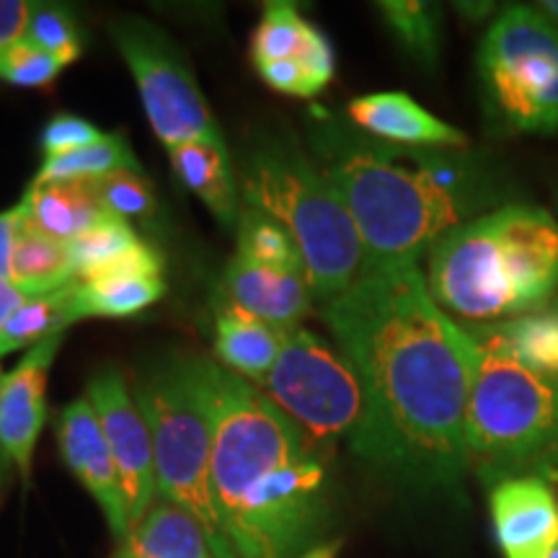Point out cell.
Segmentation results:
<instances>
[{"label":"cell","mask_w":558,"mask_h":558,"mask_svg":"<svg viewBox=\"0 0 558 558\" xmlns=\"http://www.w3.org/2000/svg\"><path fill=\"white\" fill-rule=\"evenodd\" d=\"M341 548V541H331V543H320V546L311 548L308 554L298 556V558H337Z\"/></svg>","instance_id":"36"},{"label":"cell","mask_w":558,"mask_h":558,"mask_svg":"<svg viewBox=\"0 0 558 558\" xmlns=\"http://www.w3.org/2000/svg\"><path fill=\"white\" fill-rule=\"evenodd\" d=\"M171 166L186 190L205 202L209 213L226 228H233L241 215V192L235 184L233 163L222 137L192 140L169 150Z\"/></svg>","instance_id":"18"},{"label":"cell","mask_w":558,"mask_h":558,"mask_svg":"<svg viewBox=\"0 0 558 558\" xmlns=\"http://www.w3.org/2000/svg\"><path fill=\"white\" fill-rule=\"evenodd\" d=\"M288 331L222 300L215 316V354L222 367L259 388L275 367Z\"/></svg>","instance_id":"16"},{"label":"cell","mask_w":558,"mask_h":558,"mask_svg":"<svg viewBox=\"0 0 558 558\" xmlns=\"http://www.w3.org/2000/svg\"><path fill=\"white\" fill-rule=\"evenodd\" d=\"M122 60L135 78L140 101L166 150L192 140L222 137L184 54L163 32L143 19L111 26Z\"/></svg>","instance_id":"9"},{"label":"cell","mask_w":558,"mask_h":558,"mask_svg":"<svg viewBox=\"0 0 558 558\" xmlns=\"http://www.w3.org/2000/svg\"><path fill=\"white\" fill-rule=\"evenodd\" d=\"M150 427L158 499L199 520L218 558H235L213 497V414L197 354L160 360L135 386Z\"/></svg>","instance_id":"6"},{"label":"cell","mask_w":558,"mask_h":558,"mask_svg":"<svg viewBox=\"0 0 558 558\" xmlns=\"http://www.w3.org/2000/svg\"><path fill=\"white\" fill-rule=\"evenodd\" d=\"M476 344L492 347L535 373L558 378V308H543L497 324L465 326Z\"/></svg>","instance_id":"20"},{"label":"cell","mask_w":558,"mask_h":558,"mask_svg":"<svg viewBox=\"0 0 558 558\" xmlns=\"http://www.w3.org/2000/svg\"><path fill=\"white\" fill-rule=\"evenodd\" d=\"M235 228H239V243H235L239 248H235V254L243 256V259L264 264V267L303 271L305 275L303 254H300L298 243L269 215L254 207H241Z\"/></svg>","instance_id":"26"},{"label":"cell","mask_w":558,"mask_h":558,"mask_svg":"<svg viewBox=\"0 0 558 558\" xmlns=\"http://www.w3.org/2000/svg\"><path fill=\"white\" fill-rule=\"evenodd\" d=\"M86 399L99 414L104 437L114 458L117 473L128 505L130 527L148 512L158 499L156 452L150 427L140 411L128 380L117 367H104L88 383Z\"/></svg>","instance_id":"10"},{"label":"cell","mask_w":558,"mask_h":558,"mask_svg":"<svg viewBox=\"0 0 558 558\" xmlns=\"http://www.w3.org/2000/svg\"><path fill=\"white\" fill-rule=\"evenodd\" d=\"M320 305L365 388L367 429L354 456L414 486H458L471 471L476 341L432 300L422 267L367 264L352 288Z\"/></svg>","instance_id":"1"},{"label":"cell","mask_w":558,"mask_h":558,"mask_svg":"<svg viewBox=\"0 0 558 558\" xmlns=\"http://www.w3.org/2000/svg\"><path fill=\"white\" fill-rule=\"evenodd\" d=\"M65 333L39 341L26 357L5 375L0 396V452L29 481L32 460L47 418V378Z\"/></svg>","instance_id":"11"},{"label":"cell","mask_w":558,"mask_h":558,"mask_svg":"<svg viewBox=\"0 0 558 558\" xmlns=\"http://www.w3.org/2000/svg\"><path fill=\"white\" fill-rule=\"evenodd\" d=\"M101 137L104 132L96 128V124L83 120V117L58 114L47 122L45 132H41V150H45V160L60 158L68 156V153H75L99 143Z\"/></svg>","instance_id":"31"},{"label":"cell","mask_w":558,"mask_h":558,"mask_svg":"<svg viewBox=\"0 0 558 558\" xmlns=\"http://www.w3.org/2000/svg\"><path fill=\"white\" fill-rule=\"evenodd\" d=\"M316 37L318 29L300 16L295 3L271 0L251 37V60L256 68L275 60H300Z\"/></svg>","instance_id":"25"},{"label":"cell","mask_w":558,"mask_h":558,"mask_svg":"<svg viewBox=\"0 0 558 558\" xmlns=\"http://www.w3.org/2000/svg\"><path fill=\"white\" fill-rule=\"evenodd\" d=\"M96 194L114 218L120 220H150L156 215V192L143 171H117L109 177L90 181Z\"/></svg>","instance_id":"29"},{"label":"cell","mask_w":558,"mask_h":558,"mask_svg":"<svg viewBox=\"0 0 558 558\" xmlns=\"http://www.w3.org/2000/svg\"><path fill=\"white\" fill-rule=\"evenodd\" d=\"M241 202L292 235L320 303L352 288L365 271V248L344 199L324 169L295 145L267 140L251 150L241 171Z\"/></svg>","instance_id":"4"},{"label":"cell","mask_w":558,"mask_h":558,"mask_svg":"<svg viewBox=\"0 0 558 558\" xmlns=\"http://www.w3.org/2000/svg\"><path fill=\"white\" fill-rule=\"evenodd\" d=\"M62 62L29 39H21L0 54V81L19 88H47L58 81Z\"/></svg>","instance_id":"30"},{"label":"cell","mask_w":558,"mask_h":558,"mask_svg":"<svg viewBox=\"0 0 558 558\" xmlns=\"http://www.w3.org/2000/svg\"><path fill=\"white\" fill-rule=\"evenodd\" d=\"M320 169L344 199L369 267L418 264L432 243L497 199L450 153L341 140Z\"/></svg>","instance_id":"2"},{"label":"cell","mask_w":558,"mask_h":558,"mask_svg":"<svg viewBox=\"0 0 558 558\" xmlns=\"http://www.w3.org/2000/svg\"><path fill=\"white\" fill-rule=\"evenodd\" d=\"M259 75L267 86L275 90H282V94L290 96H303V99H311V96L320 94L313 83L308 68L300 60H275L267 62V65H259Z\"/></svg>","instance_id":"32"},{"label":"cell","mask_w":558,"mask_h":558,"mask_svg":"<svg viewBox=\"0 0 558 558\" xmlns=\"http://www.w3.org/2000/svg\"><path fill=\"white\" fill-rule=\"evenodd\" d=\"M26 300L29 298H26L9 277L0 275V331H3V326L9 324L13 313H16L21 305L26 303Z\"/></svg>","instance_id":"35"},{"label":"cell","mask_w":558,"mask_h":558,"mask_svg":"<svg viewBox=\"0 0 558 558\" xmlns=\"http://www.w3.org/2000/svg\"><path fill=\"white\" fill-rule=\"evenodd\" d=\"M3 383H5V375H3V367H0V396H3Z\"/></svg>","instance_id":"39"},{"label":"cell","mask_w":558,"mask_h":558,"mask_svg":"<svg viewBox=\"0 0 558 558\" xmlns=\"http://www.w3.org/2000/svg\"><path fill=\"white\" fill-rule=\"evenodd\" d=\"M26 213L21 207V202L16 207L3 209L0 213V275L11 279V262H13V251H16V241L21 228H24Z\"/></svg>","instance_id":"34"},{"label":"cell","mask_w":558,"mask_h":558,"mask_svg":"<svg viewBox=\"0 0 558 558\" xmlns=\"http://www.w3.org/2000/svg\"><path fill=\"white\" fill-rule=\"evenodd\" d=\"M554 308H558V300H556V303H554Z\"/></svg>","instance_id":"41"},{"label":"cell","mask_w":558,"mask_h":558,"mask_svg":"<svg viewBox=\"0 0 558 558\" xmlns=\"http://www.w3.org/2000/svg\"><path fill=\"white\" fill-rule=\"evenodd\" d=\"M535 9H538L543 16H546L550 24H554L558 29V0H546V3H538Z\"/></svg>","instance_id":"37"},{"label":"cell","mask_w":558,"mask_h":558,"mask_svg":"<svg viewBox=\"0 0 558 558\" xmlns=\"http://www.w3.org/2000/svg\"><path fill=\"white\" fill-rule=\"evenodd\" d=\"M83 318H130L158 303L166 292L163 277L114 275L75 279Z\"/></svg>","instance_id":"23"},{"label":"cell","mask_w":558,"mask_h":558,"mask_svg":"<svg viewBox=\"0 0 558 558\" xmlns=\"http://www.w3.org/2000/svg\"><path fill=\"white\" fill-rule=\"evenodd\" d=\"M21 207L34 228L62 243H73L90 228L114 218L90 181H54V184L32 181Z\"/></svg>","instance_id":"17"},{"label":"cell","mask_w":558,"mask_h":558,"mask_svg":"<svg viewBox=\"0 0 558 558\" xmlns=\"http://www.w3.org/2000/svg\"><path fill=\"white\" fill-rule=\"evenodd\" d=\"M26 39L58 58L62 65H70L83 54L81 29L73 13L62 5L32 3L29 24H26Z\"/></svg>","instance_id":"28"},{"label":"cell","mask_w":558,"mask_h":558,"mask_svg":"<svg viewBox=\"0 0 558 558\" xmlns=\"http://www.w3.org/2000/svg\"><path fill=\"white\" fill-rule=\"evenodd\" d=\"M349 120L369 137L401 148L456 150L469 145V135L452 128L411 99L403 90H378L349 101Z\"/></svg>","instance_id":"14"},{"label":"cell","mask_w":558,"mask_h":558,"mask_svg":"<svg viewBox=\"0 0 558 558\" xmlns=\"http://www.w3.org/2000/svg\"><path fill=\"white\" fill-rule=\"evenodd\" d=\"M32 3L26 0H0V54L26 37Z\"/></svg>","instance_id":"33"},{"label":"cell","mask_w":558,"mask_h":558,"mask_svg":"<svg viewBox=\"0 0 558 558\" xmlns=\"http://www.w3.org/2000/svg\"><path fill=\"white\" fill-rule=\"evenodd\" d=\"M111 558H218V554L194 514L156 499Z\"/></svg>","instance_id":"19"},{"label":"cell","mask_w":558,"mask_h":558,"mask_svg":"<svg viewBox=\"0 0 558 558\" xmlns=\"http://www.w3.org/2000/svg\"><path fill=\"white\" fill-rule=\"evenodd\" d=\"M78 320H83V311L73 279L65 288L47 292V295L29 298L13 313L9 324L0 331V357L24 347L32 349L39 341L65 333L68 326L78 324Z\"/></svg>","instance_id":"22"},{"label":"cell","mask_w":558,"mask_h":558,"mask_svg":"<svg viewBox=\"0 0 558 558\" xmlns=\"http://www.w3.org/2000/svg\"><path fill=\"white\" fill-rule=\"evenodd\" d=\"M488 509L505 558H550L558 548V497L550 478L501 481L492 486Z\"/></svg>","instance_id":"13"},{"label":"cell","mask_w":558,"mask_h":558,"mask_svg":"<svg viewBox=\"0 0 558 558\" xmlns=\"http://www.w3.org/2000/svg\"><path fill=\"white\" fill-rule=\"evenodd\" d=\"M9 460H5V456L3 452H0V492H3V486H5V478H9Z\"/></svg>","instance_id":"38"},{"label":"cell","mask_w":558,"mask_h":558,"mask_svg":"<svg viewBox=\"0 0 558 558\" xmlns=\"http://www.w3.org/2000/svg\"><path fill=\"white\" fill-rule=\"evenodd\" d=\"M222 295L251 316L269 320L282 329L303 326L300 320L308 316L316 300L303 271L264 267L239 254L222 271Z\"/></svg>","instance_id":"15"},{"label":"cell","mask_w":558,"mask_h":558,"mask_svg":"<svg viewBox=\"0 0 558 558\" xmlns=\"http://www.w3.org/2000/svg\"><path fill=\"white\" fill-rule=\"evenodd\" d=\"M488 114L514 135L558 132V29L538 9L509 5L478 50Z\"/></svg>","instance_id":"7"},{"label":"cell","mask_w":558,"mask_h":558,"mask_svg":"<svg viewBox=\"0 0 558 558\" xmlns=\"http://www.w3.org/2000/svg\"><path fill=\"white\" fill-rule=\"evenodd\" d=\"M378 9L407 52L424 65H435L439 58V37H442L437 5L422 0H386L378 3Z\"/></svg>","instance_id":"27"},{"label":"cell","mask_w":558,"mask_h":558,"mask_svg":"<svg viewBox=\"0 0 558 558\" xmlns=\"http://www.w3.org/2000/svg\"><path fill=\"white\" fill-rule=\"evenodd\" d=\"M550 558H558V548L554 550V554H550Z\"/></svg>","instance_id":"40"},{"label":"cell","mask_w":558,"mask_h":558,"mask_svg":"<svg viewBox=\"0 0 558 558\" xmlns=\"http://www.w3.org/2000/svg\"><path fill=\"white\" fill-rule=\"evenodd\" d=\"M259 390L313 442L347 439L357 448L367 429V399L347 354L305 326L288 331L282 352Z\"/></svg>","instance_id":"8"},{"label":"cell","mask_w":558,"mask_h":558,"mask_svg":"<svg viewBox=\"0 0 558 558\" xmlns=\"http://www.w3.org/2000/svg\"><path fill=\"white\" fill-rule=\"evenodd\" d=\"M58 442L60 456L83 488L94 497L107 518L111 535L124 541L130 533L128 505L117 473L114 458L104 437L99 414L90 407L88 399H78L68 403L58 416Z\"/></svg>","instance_id":"12"},{"label":"cell","mask_w":558,"mask_h":558,"mask_svg":"<svg viewBox=\"0 0 558 558\" xmlns=\"http://www.w3.org/2000/svg\"><path fill=\"white\" fill-rule=\"evenodd\" d=\"M469 465L486 486L558 478V378L476 344L465 418Z\"/></svg>","instance_id":"5"},{"label":"cell","mask_w":558,"mask_h":558,"mask_svg":"<svg viewBox=\"0 0 558 558\" xmlns=\"http://www.w3.org/2000/svg\"><path fill=\"white\" fill-rule=\"evenodd\" d=\"M117 171H140V163L132 153L128 137L120 132L104 135L99 143L88 145L60 158H47L34 181L54 184V181H96Z\"/></svg>","instance_id":"24"},{"label":"cell","mask_w":558,"mask_h":558,"mask_svg":"<svg viewBox=\"0 0 558 558\" xmlns=\"http://www.w3.org/2000/svg\"><path fill=\"white\" fill-rule=\"evenodd\" d=\"M73 279L75 264L73 254H70V243L52 239V235L34 228L29 220H24L16 251H13L11 282L26 298H37L65 288Z\"/></svg>","instance_id":"21"},{"label":"cell","mask_w":558,"mask_h":558,"mask_svg":"<svg viewBox=\"0 0 558 558\" xmlns=\"http://www.w3.org/2000/svg\"><path fill=\"white\" fill-rule=\"evenodd\" d=\"M427 290L469 326L535 313L558 300V218L501 205L448 230L427 251Z\"/></svg>","instance_id":"3"}]
</instances>
